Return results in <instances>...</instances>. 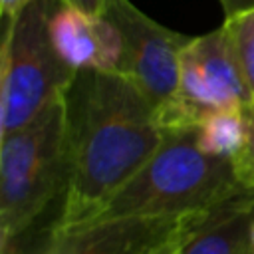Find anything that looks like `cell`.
<instances>
[{
    "label": "cell",
    "instance_id": "cell-1",
    "mask_svg": "<svg viewBox=\"0 0 254 254\" xmlns=\"http://www.w3.org/2000/svg\"><path fill=\"white\" fill-rule=\"evenodd\" d=\"M165 131L121 73L81 69L65 93L67 179L52 234L91 222L159 149Z\"/></svg>",
    "mask_w": 254,
    "mask_h": 254
},
{
    "label": "cell",
    "instance_id": "cell-2",
    "mask_svg": "<svg viewBox=\"0 0 254 254\" xmlns=\"http://www.w3.org/2000/svg\"><path fill=\"white\" fill-rule=\"evenodd\" d=\"M244 190L232 159L206 153L198 145L196 125L173 129L165 131L159 149L91 222L196 214Z\"/></svg>",
    "mask_w": 254,
    "mask_h": 254
},
{
    "label": "cell",
    "instance_id": "cell-3",
    "mask_svg": "<svg viewBox=\"0 0 254 254\" xmlns=\"http://www.w3.org/2000/svg\"><path fill=\"white\" fill-rule=\"evenodd\" d=\"M62 0H32L4 22L0 50V137L34 121L64 99L77 71L60 56L50 18Z\"/></svg>",
    "mask_w": 254,
    "mask_h": 254
},
{
    "label": "cell",
    "instance_id": "cell-4",
    "mask_svg": "<svg viewBox=\"0 0 254 254\" xmlns=\"http://www.w3.org/2000/svg\"><path fill=\"white\" fill-rule=\"evenodd\" d=\"M67 179L65 97L34 121L0 137L2 246L16 240L64 192Z\"/></svg>",
    "mask_w": 254,
    "mask_h": 254
},
{
    "label": "cell",
    "instance_id": "cell-5",
    "mask_svg": "<svg viewBox=\"0 0 254 254\" xmlns=\"http://www.w3.org/2000/svg\"><path fill=\"white\" fill-rule=\"evenodd\" d=\"M224 111H254L226 26L194 36L181 56L175 99L157 111L163 131L194 127Z\"/></svg>",
    "mask_w": 254,
    "mask_h": 254
},
{
    "label": "cell",
    "instance_id": "cell-6",
    "mask_svg": "<svg viewBox=\"0 0 254 254\" xmlns=\"http://www.w3.org/2000/svg\"><path fill=\"white\" fill-rule=\"evenodd\" d=\"M123 40L119 71L151 101L155 111L167 107L177 93L181 56L192 36L169 30L129 0H109L105 8Z\"/></svg>",
    "mask_w": 254,
    "mask_h": 254
},
{
    "label": "cell",
    "instance_id": "cell-7",
    "mask_svg": "<svg viewBox=\"0 0 254 254\" xmlns=\"http://www.w3.org/2000/svg\"><path fill=\"white\" fill-rule=\"evenodd\" d=\"M198 214L89 222L52 234L44 254H145Z\"/></svg>",
    "mask_w": 254,
    "mask_h": 254
},
{
    "label": "cell",
    "instance_id": "cell-8",
    "mask_svg": "<svg viewBox=\"0 0 254 254\" xmlns=\"http://www.w3.org/2000/svg\"><path fill=\"white\" fill-rule=\"evenodd\" d=\"M50 28L60 56L75 71H119L123 40L109 18H91L73 6L60 2L52 12Z\"/></svg>",
    "mask_w": 254,
    "mask_h": 254
},
{
    "label": "cell",
    "instance_id": "cell-9",
    "mask_svg": "<svg viewBox=\"0 0 254 254\" xmlns=\"http://www.w3.org/2000/svg\"><path fill=\"white\" fill-rule=\"evenodd\" d=\"M254 190L206 210L190 228L179 254H250Z\"/></svg>",
    "mask_w": 254,
    "mask_h": 254
},
{
    "label": "cell",
    "instance_id": "cell-10",
    "mask_svg": "<svg viewBox=\"0 0 254 254\" xmlns=\"http://www.w3.org/2000/svg\"><path fill=\"white\" fill-rule=\"evenodd\" d=\"M248 113L250 111H224L206 117L196 125L198 145L206 153L232 159L244 141Z\"/></svg>",
    "mask_w": 254,
    "mask_h": 254
},
{
    "label": "cell",
    "instance_id": "cell-11",
    "mask_svg": "<svg viewBox=\"0 0 254 254\" xmlns=\"http://www.w3.org/2000/svg\"><path fill=\"white\" fill-rule=\"evenodd\" d=\"M224 26L228 30L238 67L254 103V8L238 12L232 18H224Z\"/></svg>",
    "mask_w": 254,
    "mask_h": 254
},
{
    "label": "cell",
    "instance_id": "cell-12",
    "mask_svg": "<svg viewBox=\"0 0 254 254\" xmlns=\"http://www.w3.org/2000/svg\"><path fill=\"white\" fill-rule=\"evenodd\" d=\"M232 165H234L238 183L246 190H254V111L248 113L246 135H244L240 149L232 157Z\"/></svg>",
    "mask_w": 254,
    "mask_h": 254
},
{
    "label": "cell",
    "instance_id": "cell-13",
    "mask_svg": "<svg viewBox=\"0 0 254 254\" xmlns=\"http://www.w3.org/2000/svg\"><path fill=\"white\" fill-rule=\"evenodd\" d=\"M204 212H200L198 216H194L192 220H189L179 232H175L173 236H169L167 240H163V242H159L157 246H153L151 250H147L145 254H179V250H181V246H183V242H185V238L189 236V232H190V228H192V224L202 216Z\"/></svg>",
    "mask_w": 254,
    "mask_h": 254
},
{
    "label": "cell",
    "instance_id": "cell-14",
    "mask_svg": "<svg viewBox=\"0 0 254 254\" xmlns=\"http://www.w3.org/2000/svg\"><path fill=\"white\" fill-rule=\"evenodd\" d=\"M64 4H69L73 6L75 10L91 16V18H97V16H103L105 14V8L109 4V0H62Z\"/></svg>",
    "mask_w": 254,
    "mask_h": 254
},
{
    "label": "cell",
    "instance_id": "cell-15",
    "mask_svg": "<svg viewBox=\"0 0 254 254\" xmlns=\"http://www.w3.org/2000/svg\"><path fill=\"white\" fill-rule=\"evenodd\" d=\"M30 2L32 0H0V12H2L4 22L14 20Z\"/></svg>",
    "mask_w": 254,
    "mask_h": 254
},
{
    "label": "cell",
    "instance_id": "cell-16",
    "mask_svg": "<svg viewBox=\"0 0 254 254\" xmlns=\"http://www.w3.org/2000/svg\"><path fill=\"white\" fill-rule=\"evenodd\" d=\"M218 2H220L222 12H224V18H232L238 12L254 8V0H218Z\"/></svg>",
    "mask_w": 254,
    "mask_h": 254
}]
</instances>
